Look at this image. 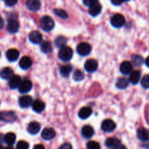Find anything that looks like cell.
Masks as SVG:
<instances>
[{
    "label": "cell",
    "instance_id": "7402d4cb",
    "mask_svg": "<svg viewBox=\"0 0 149 149\" xmlns=\"http://www.w3.org/2000/svg\"><path fill=\"white\" fill-rule=\"evenodd\" d=\"M72 65H70V64H67V65H62V66L60 68V73H61V75L63 77H68L70 75L71 72L72 71Z\"/></svg>",
    "mask_w": 149,
    "mask_h": 149
},
{
    "label": "cell",
    "instance_id": "f546056e",
    "mask_svg": "<svg viewBox=\"0 0 149 149\" xmlns=\"http://www.w3.org/2000/svg\"><path fill=\"white\" fill-rule=\"evenodd\" d=\"M128 84H129V80L125 77H122L118 79L116 85L119 89H125L127 87Z\"/></svg>",
    "mask_w": 149,
    "mask_h": 149
},
{
    "label": "cell",
    "instance_id": "2e32d148",
    "mask_svg": "<svg viewBox=\"0 0 149 149\" xmlns=\"http://www.w3.org/2000/svg\"><path fill=\"white\" fill-rule=\"evenodd\" d=\"M20 82H21V79H20V77L17 75H13L9 79V87L12 90L18 88Z\"/></svg>",
    "mask_w": 149,
    "mask_h": 149
},
{
    "label": "cell",
    "instance_id": "484cf974",
    "mask_svg": "<svg viewBox=\"0 0 149 149\" xmlns=\"http://www.w3.org/2000/svg\"><path fill=\"white\" fill-rule=\"evenodd\" d=\"M141 79V72L138 71H134L131 72L130 76V81L133 84H137Z\"/></svg>",
    "mask_w": 149,
    "mask_h": 149
},
{
    "label": "cell",
    "instance_id": "f35d334b",
    "mask_svg": "<svg viewBox=\"0 0 149 149\" xmlns=\"http://www.w3.org/2000/svg\"><path fill=\"white\" fill-rule=\"evenodd\" d=\"M4 1H5L6 5L8 7H13L17 2V0H4Z\"/></svg>",
    "mask_w": 149,
    "mask_h": 149
},
{
    "label": "cell",
    "instance_id": "44dd1931",
    "mask_svg": "<svg viewBox=\"0 0 149 149\" xmlns=\"http://www.w3.org/2000/svg\"><path fill=\"white\" fill-rule=\"evenodd\" d=\"M13 71L11 68L9 67H6L4 68L1 71H0V77L3 79H10L13 76Z\"/></svg>",
    "mask_w": 149,
    "mask_h": 149
},
{
    "label": "cell",
    "instance_id": "7c38bea8",
    "mask_svg": "<svg viewBox=\"0 0 149 149\" xmlns=\"http://www.w3.org/2000/svg\"><path fill=\"white\" fill-rule=\"evenodd\" d=\"M40 124L37 122H31L29 124L27 131L31 135H36L40 130Z\"/></svg>",
    "mask_w": 149,
    "mask_h": 149
},
{
    "label": "cell",
    "instance_id": "60d3db41",
    "mask_svg": "<svg viewBox=\"0 0 149 149\" xmlns=\"http://www.w3.org/2000/svg\"><path fill=\"white\" fill-rule=\"evenodd\" d=\"M124 1H125L124 0H111L112 4H114V5H116V6L121 5V4L124 2Z\"/></svg>",
    "mask_w": 149,
    "mask_h": 149
},
{
    "label": "cell",
    "instance_id": "ee69618b",
    "mask_svg": "<svg viewBox=\"0 0 149 149\" xmlns=\"http://www.w3.org/2000/svg\"><path fill=\"white\" fill-rule=\"evenodd\" d=\"M116 149H126V147L125 146H123V145H119V146L118 147H116Z\"/></svg>",
    "mask_w": 149,
    "mask_h": 149
},
{
    "label": "cell",
    "instance_id": "ffe728a7",
    "mask_svg": "<svg viewBox=\"0 0 149 149\" xmlns=\"http://www.w3.org/2000/svg\"><path fill=\"white\" fill-rule=\"evenodd\" d=\"M32 108H33V110L34 111L37 112V113H40V112L43 111L44 109H45V104L42 100H36L32 103Z\"/></svg>",
    "mask_w": 149,
    "mask_h": 149
},
{
    "label": "cell",
    "instance_id": "603a6c76",
    "mask_svg": "<svg viewBox=\"0 0 149 149\" xmlns=\"http://www.w3.org/2000/svg\"><path fill=\"white\" fill-rule=\"evenodd\" d=\"M121 144L120 141L116 138H109L106 141V146L109 148H114L119 146Z\"/></svg>",
    "mask_w": 149,
    "mask_h": 149
},
{
    "label": "cell",
    "instance_id": "8d00e7d4",
    "mask_svg": "<svg viewBox=\"0 0 149 149\" xmlns=\"http://www.w3.org/2000/svg\"><path fill=\"white\" fill-rule=\"evenodd\" d=\"M29 146L28 143L23 141H19L17 143V146H16V149H29Z\"/></svg>",
    "mask_w": 149,
    "mask_h": 149
},
{
    "label": "cell",
    "instance_id": "bcb514c9",
    "mask_svg": "<svg viewBox=\"0 0 149 149\" xmlns=\"http://www.w3.org/2000/svg\"><path fill=\"white\" fill-rule=\"evenodd\" d=\"M3 120V115L2 112H0V121Z\"/></svg>",
    "mask_w": 149,
    "mask_h": 149
},
{
    "label": "cell",
    "instance_id": "30bf717a",
    "mask_svg": "<svg viewBox=\"0 0 149 149\" xmlns=\"http://www.w3.org/2000/svg\"><path fill=\"white\" fill-rule=\"evenodd\" d=\"M29 39L32 43L39 44L42 42V36L38 31H33L29 33Z\"/></svg>",
    "mask_w": 149,
    "mask_h": 149
},
{
    "label": "cell",
    "instance_id": "ac0fdd59",
    "mask_svg": "<svg viewBox=\"0 0 149 149\" xmlns=\"http://www.w3.org/2000/svg\"><path fill=\"white\" fill-rule=\"evenodd\" d=\"M19 65L23 70H27L31 68L32 65V60L29 57L24 56L20 59Z\"/></svg>",
    "mask_w": 149,
    "mask_h": 149
},
{
    "label": "cell",
    "instance_id": "d6986e66",
    "mask_svg": "<svg viewBox=\"0 0 149 149\" xmlns=\"http://www.w3.org/2000/svg\"><path fill=\"white\" fill-rule=\"evenodd\" d=\"M81 135L85 138H90L94 135V129L90 125H86L81 129Z\"/></svg>",
    "mask_w": 149,
    "mask_h": 149
},
{
    "label": "cell",
    "instance_id": "e0dca14e",
    "mask_svg": "<svg viewBox=\"0 0 149 149\" xmlns=\"http://www.w3.org/2000/svg\"><path fill=\"white\" fill-rule=\"evenodd\" d=\"M19 55H20V53H19L18 50L15 49H8L6 53L7 60L10 62H14V61H17V58H19Z\"/></svg>",
    "mask_w": 149,
    "mask_h": 149
},
{
    "label": "cell",
    "instance_id": "f907efd6",
    "mask_svg": "<svg viewBox=\"0 0 149 149\" xmlns=\"http://www.w3.org/2000/svg\"><path fill=\"white\" fill-rule=\"evenodd\" d=\"M0 55H1V52H0Z\"/></svg>",
    "mask_w": 149,
    "mask_h": 149
},
{
    "label": "cell",
    "instance_id": "cb8c5ba5",
    "mask_svg": "<svg viewBox=\"0 0 149 149\" xmlns=\"http://www.w3.org/2000/svg\"><path fill=\"white\" fill-rule=\"evenodd\" d=\"M102 10V6L100 5L99 3L95 4V5L92 6L89 9V13H90V15L93 16V17H95V16L98 15L100 13Z\"/></svg>",
    "mask_w": 149,
    "mask_h": 149
},
{
    "label": "cell",
    "instance_id": "7bdbcfd3",
    "mask_svg": "<svg viewBox=\"0 0 149 149\" xmlns=\"http://www.w3.org/2000/svg\"><path fill=\"white\" fill-rule=\"evenodd\" d=\"M4 27V20H3L2 17L0 16V30L3 29Z\"/></svg>",
    "mask_w": 149,
    "mask_h": 149
},
{
    "label": "cell",
    "instance_id": "5bb4252c",
    "mask_svg": "<svg viewBox=\"0 0 149 149\" xmlns=\"http://www.w3.org/2000/svg\"><path fill=\"white\" fill-rule=\"evenodd\" d=\"M132 71V64L130 61H124L120 65V71L124 75L130 74Z\"/></svg>",
    "mask_w": 149,
    "mask_h": 149
},
{
    "label": "cell",
    "instance_id": "f6af8a7d",
    "mask_svg": "<svg viewBox=\"0 0 149 149\" xmlns=\"http://www.w3.org/2000/svg\"><path fill=\"white\" fill-rule=\"evenodd\" d=\"M146 64L147 66L149 68V56L146 58Z\"/></svg>",
    "mask_w": 149,
    "mask_h": 149
},
{
    "label": "cell",
    "instance_id": "ab89813d",
    "mask_svg": "<svg viewBox=\"0 0 149 149\" xmlns=\"http://www.w3.org/2000/svg\"><path fill=\"white\" fill-rule=\"evenodd\" d=\"M59 149H73V148L70 143H64L63 145H62L61 147H60Z\"/></svg>",
    "mask_w": 149,
    "mask_h": 149
},
{
    "label": "cell",
    "instance_id": "83f0119b",
    "mask_svg": "<svg viewBox=\"0 0 149 149\" xmlns=\"http://www.w3.org/2000/svg\"><path fill=\"white\" fill-rule=\"evenodd\" d=\"M40 49L43 53H49L52 49V45L48 41H45V42H43L41 44Z\"/></svg>",
    "mask_w": 149,
    "mask_h": 149
},
{
    "label": "cell",
    "instance_id": "c3c4849f",
    "mask_svg": "<svg viewBox=\"0 0 149 149\" xmlns=\"http://www.w3.org/2000/svg\"><path fill=\"white\" fill-rule=\"evenodd\" d=\"M0 149H4V147L0 145Z\"/></svg>",
    "mask_w": 149,
    "mask_h": 149
},
{
    "label": "cell",
    "instance_id": "e575fe53",
    "mask_svg": "<svg viewBox=\"0 0 149 149\" xmlns=\"http://www.w3.org/2000/svg\"><path fill=\"white\" fill-rule=\"evenodd\" d=\"M87 149H100V144L95 141H90L87 143Z\"/></svg>",
    "mask_w": 149,
    "mask_h": 149
},
{
    "label": "cell",
    "instance_id": "7a4b0ae2",
    "mask_svg": "<svg viewBox=\"0 0 149 149\" xmlns=\"http://www.w3.org/2000/svg\"><path fill=\"white\" fill-rule=\"evenodd\" d=\"M40 26L45 31H49L55 26V22L53 19L49 16H44L40 20Z\"/></svg>",
    "mask_w": 149,
    "mask_h": 149
},
{
    "label": "cell",
    "instance_id": "f1b7e54d",
    "mask_svg": "<svg viewBox=\"0 0 149 149\" xmlns=\"http://www.w3.org/2000/svg\"><path fill=\"white\" fill-rule=\"evenodd\" d=\"M67 42L66 38L64 37L63 36H60L58 37H57L55 40V46L56 47L62 48L63 47L65 46Z\"/></svg>",
    "mask_w": 149,
    "mask_h": 149
},
{
    "label": "cell",
    "instance_id": "74e56055",
    "mask_svg": "<svg viewBox=\"0 0 149 149\" xmlns=\"http://www.w3.org/2000/svg\"><path fill=\"white\" fill-rule=\"evenodd\" d=\"M83 3L85 6L87 7H92V6L95 5V4L98 3V0H83Z\"/></svg>",
    "mask_w": 149,
    "mask_h": 149
},
{
    "label": "cell",
    "instance_id": "836d02e7",
    "mask_svg": "<svg viewBox=\"0 0 149 149\" xmlns=\"http://www.w3.org/2000/svg\"><path fill=\"white\" fill-rule=\"evenodd\" d=\"M84 78V74L82 71H80V70H77V71H75V72H74V79L76 81H81Z\"/></svg>",
    "mask_w": 149,
    "mask_h": 149
},
{
    "label": "cell",
    "instance_id": "4316f807",
    "mask_svg": "<svg viewBox=\"0 0 149 149\" xmlns=\"http://www.w3.org/2000/svg\"><path fill=\"white\" fill-rule=\"evenodd\" d=\"M4 142L9 146H12L15 143L16 140V136L13 132H8L4 136Z\"/></svg>",
    "mask_w": 149,
    "mask_h": 149
},
{
    "label": "cell",
    "instance_id": "7dc6e473",
    "mask_svg": "<svg viewBox=\"0 0 149 149\" xmlns=\"http://www.w3.org/2000/svg\"><path fill=\"white\" fill-rule=\"evenodd\" d=\"M4 149H14V148L11 146H8V147H6V148H4Z\"/></svg>",
    "mask_w": 149,
    "mask_h": 149
},
{
    "label": "cell",
    "instance_id": "277c9868",
    "mask_svg": "<svg viewBox=\"0 0 149 149\" xmlns=\"http://www.w3.org/2000/svg\"><path fill=\"white\" fill-rule=\"evenodd\" d=\"M111 23L115 28H121L125 25V18L122 15L116 14L111 19Z\"/></svg>",
    "mask_w": 149,
    "mask_h": 149
},
{
    "label": "cell",
    "instance_id": "8fae6325",
    "mask_svg": "<svg viewBox=\"0 0 149 149\" xmlns=\"http://www.w3.org/2000/svg\"><path fill=\"white\" fill-rule=\"evenodd\" d=\"M32 103H33V100L31 96L24 95L19 98V104L20 107L23 109L29 107L31 105H32Z\"/></svg>",
    "mask_w": 149,
    "mask_h": 149
},
{
    "label": "cell",
    "instance_id": "681fc988",
    "mask_svg": "<svg viewBox=\"0 0 149 149\" xmlns=\"http://www.w3.org/2000/svg\"><path fill=\"white\" fill-rule=\"evenodd\" d=\"M124 1H130V0H124Z\"/></svg>",
    "mask_w": 149,
    "mask_h": 149
},
{
    "label": "cell",
    "instance_id": "d590c367",
    "mask_svg": "<svg viewBox=\"0 0 149 149\" xmlns=\"http://www.w3.org/2000/svg\"><path fill=\"white\" fill-rule=\"evenodd\" d=\"M141 84L145 89L149 88V75H145L141 80Z\"/></svg>",
    "mask_w": 149,
    "mask_h": 149
},
{
    "label": "cell",
    "instance_id": "9a60e30c",
    "mask_svg": "<svg viewBox=\"0 0 149 149\" xmlns=\"http://www.w3.org/2000/svg\"><path fill=\"white\" fill-rule=\"evenodd\" d=\"M42 137L45 140H47V141L53 139L55 137V131L52 128H45L42 131Z\"/></svg>",
    "mask_w": 149,
    "mask_h": 149
},
{
    "label": "cell",
    "instance_id": "d4e9b609",
    "mask_svg": "<svg viewBox=\"0 0 149 149\" xmlns=\"http://www.w3.org/2000/svg\"><path fill=\"white\" fill-rule=\"evenodd\" d=\"M92 109L90 107L81 108L79 111V116L82 119H86L91 115Z\"/></svg>",
    "mask_w": 149,
    "mask_h": 149
},
{
    "label": "cell",
    "instance_id": "ba28073f",
    "mask_svg": "<svg viewBox=\"0 0 149 149\" xmlns=\"http://www.w3.org/2000/svg\"><path fill=\"white\" fill-rule=\"evenodd\" d=\"M19 25L18 21L15 19H10L8 20V23H7V29L10 33H15L16 32H17L19 29Z\"/></svg>",
    "mask_w": 149,
    "mask_h": 149
},
{
    "label": "cell",
    "instance_id": "4fadbf2b",
    "mask_svg": "<svg viewBox=\"0 0 149 149\" xmlns=\"http://www.w3.org/2000/svg\"><path fill=\"white\" fill-rule=\"evenodd\" d=\"M137 136L140 141L143 142L148 141H149V130L146 128H140L137 132Z\"/></svg>",
    "mask_w": 149,
    "mask_h": 149
},
{
    "label": "cell",
    "instance_id": "3957f363",
    "mask_svg": "<svg viewBox=\"0 0 149 149\" xmlns=\"http://www.w3.org/2000/svg\"><path fill=\"white\" fill-rule=\"evenodd\" d=\"M91 46H90V44L87 43V42H81V43L79 44L77 47V52L81 56L88 55L91 52Z\"/></svg>",
    "mask_w": 149,
    "mask_h": 149
},
{
    "label": "cell",
    "instance_id": "52a82bcc",
    "mask_svg": "<svg viewBox=\"0 0 149 149\" xmlns=\"http://www.w3.org/2000/svg\"><path fill=\"white\" fill-rule=\"evenodd\" d=\"M32 89V83L29 80H23L20 82L18 87V90L20 93H27Z\"/></svg>",
    "mask_w": 149,
    "mask_h": 149
},
{
    "label": "cell",
    "instance_id": "8992f818",
    "mask_svg": "<svg viewBox=\"0 0 149 149\" xmlns=\"http://www.w3.org/2000/svg\"><path fill=\"white\" fill-rule=\"evenodd\" d=\"M98 64L97 62L94 59L87 60L84 63V69L89 73H93L97 69Z\"/></svg>",
    "mask_w": 149,
    "mask_h": 149
},
{
    "label": "cell",
    "instance_id": "5b68a950",
    "mask_svg": "<svg viewBox=\"0 0 149 149\" xmlns=\"http://www.w3.org/2000/svg\"><path fill=\"white\" fill-rule=\"evenodd\" d=\"M101 128L106 132H112L116 128V124L111 119H106L102 122Z\"/></svg>",
    "mask_w": 149,
    "mask_h": 149
},
{
    "label": "cell",
    "instance_id": "9c48e42d",
    "mask_svg": "<svg viewBox=\"0 0 149 149\" xmlns=\"http://www.w3.org/2000/svg\"><path fill=\"white\" fill-rule=\"evenodd\" d=\"M26 7L31 11H38L41 8V2L39 0H27Z\"/></svg>",
    "mask_w": 149,
    "mask_h": 149
},
{
    "label": "cell",
    "instance_id": "d6a6232c",
    "mask_svg": "<svg viewBox=\"0 0 149 149\" xmlns=\"http://www.w3.org/2000/svg\"><path fill=\"white\" fill-rule=\"evenodd\" d=\"M132 63L137 66H140L143 63V59L141 55H133L132 56Z\"/></svg>",
    "mask_w": 149,
    "mask_h": 149
},
{
    "label": "cell",
    "instance_id": "b9f144b4",
    "mask_svg": "<svg viewBox=\"0 0 149 149\" xmlns=\"http://www.w3.org/2000/svg\"><path fill=\"white\" fill-rule=\"evenodd\" d=\"M33 149H45V148L42 144H37V145H36L33 147Z\"/></svg>",
    "mask_w": 149,
    "mask_h": 149
},
{
    "label": "cell",
    "instance_id": "4dcf8cb0",
    "mask_svg": "<svg viewBox=\"0 0 149 149\" xmlns=\"http://www.w3.org/2000/svg\"><path fill=\"white\" fill-rule=\"evenodd\" d=\"M3 121L6 122H13L16 119V115L13 112H2Z\"/></svg>",
    "mask_w": 149,
    "mask_h": 149
},
{
    "label": "cell",
    "instance_id": "6da1fadb",
    "mask_svg": "<svg viewBox=\"0 0 149 149\" xmlns=\"http://www.w3.org/2000/svg\"><path fill=\"white\" fill-rule=\"evenodd\" d=\"M58 57L60 59L64 62H68L73 57V50L69 47L65 46L61 48L59 52H58Z\"/></svg>",
    "mask_w": 149,
    "mask_h": 149
},
{
    "label": "cell",
    "instance_id": "1f68e13d",
    "mask_svg": "<svg viewBox=\"0 0 149 149\" xmlns=\"http://www.w3.org/2000/svg\"><path fill=\"white\" fill-rule=\"evenodd\" d=\"M54 13L62 19H67L68 17V13L65 10H61V9H55Z\"/></svg>",
    "mask_w": 149,
    "mask_h": 149
}]
</instances>
